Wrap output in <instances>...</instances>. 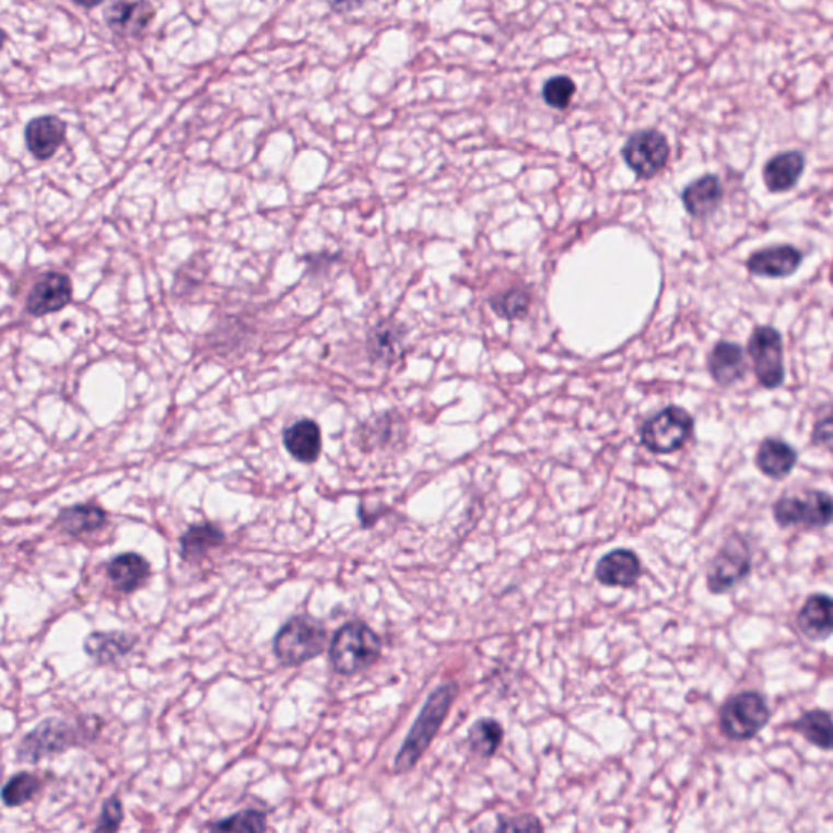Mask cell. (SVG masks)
Masks as SVG:
<instances>
[{
    "label": "cell",
    "mask_w": 833,
    "mask_h": 833,
    "mask_svg": "<svg viewBox=\"0 0 833 833\" xmlns=\"http://www.w3.org/2000/svg\"><path fill=\"white\" fill-rule=\"evenodd\" d=\"M752 570V551L748 539L732 535L726 539L706 573V586L713 595H726L741 585Z\"/></svg>",
    "instance_id": "obj_6"
},
{
    "label": "cell",
    "mask_w": 833,
    "mask_h": 833,
    "mask_svg": "<svg viewBox=\"0 0 833 833\" xmlns=\"http://www.w3.org/2000/svg\"><path fill=\"white\" fill-rule=\"evenodd\" d=\"M596 579L609 588H632L642 576V562L630 549H615L596 563Z\"/></svg>",
    "instance_id": "obj_16"
},
{
    "label": "cell",
    "mask_w": 833,
    "mask_h": 833,
    "mask_svg": "<svg viewBox=\"0 0 833 833\" xmlns=\"http://www.w3.org/2000/svg\"><path fill=\"white\" fill-rule=\"evenodd\" d=\"M408 328L395 319H383L369 329L366 349L369 359L385 366H392L404 356Z\"/></svg>",
    "instance_id": "obj_12"
},
{
    "label": "cell",
    "mask_w": 833,
    "mask_h": 833,
    "mask_svg": "<svg viewBox=\"0 0 833 833\" xmlns=\"http://www.w3.org/2000/svg\"><path fill=\"white\" fill-rule=\"evenodd\" d=\"M458 694V682H446L435 689L423 703V708L420 709L411 731L406 736L402 748L396 755L395 772L398 775L411 772L423 754L429 751Z\"/></svg>",
    "instance_id": "obj_2"
},
{
    "label": "cell",
    "mask_w": 833,
    "mask_h": 833,
    "mask_svg": "<svg viewBox=\"0 0 833 833\" xmlns=\"http://www.w3.org/2000/svg\"><path fill=\"white\" fill-rule=\"evenodd\" d=\"M529 295L521 289H512L490 300L496 316L503 319H521L528 315Z\"/></svg>",
    "instance_id": "obj_31"
},
{
    "label": "cell",
    "mask_w": 833,
    "mask_h": 833,
    "mask_svg": "<svg viewBox=\"0 0 833 833\" xmlns=\"http://www.w3.org/2000/svg\"><path fill=\"white\" fill-rule=\"evenodd\" d=\"M106 576L122 595H132L146 585L152 576V565L138 552H122L106 563Z\"/></svg>",
    "instance_id": "obj_15"
},
{
    "label": "cell",
    "mask_w": 833,
    "mask_h": 833,
    "mask_svg": "<svg viewBox=\"0 0 833 833\" xmlns=\"http://www.w3.org/2000/svg\"><path fill=\"white\" fill-rule=\"evenodd\" d=\"M772 718L769 703L761 692L744 691L729 696L719 712V728L729 741L754 739Z\"/></svg>",
    "instance_id": "obj_5"
},
{
    "label": "cell",
    "mask_w": 833,
    "mask_h": 833,
    "mask_svg": "<svg viewBox=\"0 0 833 833\" xmlns=\"http://www.w3.org/2000/svg\"><path fill=\"white\" fill-rule=\"evenodd\" d=\"M225 542V532L213 523L189 526L179 538V554L185 562H199Z\"/></svg>",
    "instance_id": "obj_25"
},
{
    "label": "cell",
    "mask_w": 833,
    "mask_h": 833,
    "mask_svg": "<svg viewBox=\"0 0 833 833\" xmlns=\"http://www.w3.org/2000/svg\"><path fill=\"white\" fill-rule=\"evenodd\" d=\"M138 643V635L121 630L92 632L83 640V652L96 666H115L131 655Z\"/></svg>",
    "instance_id": "obj_13"
},
{
    "label": "cell",
    "mask_w": 833,
    "mask_h": 833,
    "mask_svg": "<svg viewBox=\"0 0 833 833\" xmlns=\"http://www.w3.org/2000/svg\"><path fill=\"white\" fill-rule=\"evenodd\" d=\"M43 788V779L32 772H19L0 788V801L7 808H22L33 801Z\"/></svg>",
    "instance_id": "obj_29"
},
{
    "label": "cell",
    "mask_w": 833,
    "mask_h": 833,
    "mask_svg": "<svg viewBox=\"0 0 833 833\" xmlns=\"http://www.w3.org/2000/svg\"><path fill=\"white\" fill-rule=\"evenodd\" d=\"M328 632L318 619L296 615L279 630L274 655L280 665L302 666L325 652Z\"/></svg>",
    "instance_id": "obj_4"
},
{
    "label": "cell",
    "mask_w": 833,
    "mask_h": 833,
    "mask_svg": "<svg viewBox=\"0 0 833 833\" xmlns=\"http://www.w3.org/2000/svg\"><path fill=\"white\" fill-rule=\"evenodd\" d=\"M802 262V255L795 246L782 245L761 249L749 259L748 268L759 278L782 279L791 275Z\"/></svg>",
    "instance_id": "obj_19"
},
{
    "label": "cell",
    "mask_w": 833,
    "mask_h": 833,
    "mask_svg": "<svg viewBox=\"0 0 833 833\" xmlns=\"http://www.w3.org/2000/svg\"><path fill=\"white\" fill-rule=\"evenodd\" d=\"M798 462V453L788 443L778 438H766L755 456V465L766 478L785 479L791 474Z\"/></svg>",
    "instance_id": "obj_24"
},
{
    "label": "cell",
    "mask_w": 833,
    "mask_h": 833,
    "mask_svg": "<svg viewBox=\"0 0 833 833\" xmlns=\"http://www.w3.org/2000/svg\"><path fill=\"white\" fill-rule=\"evenodd\" d=\"M5 38H7L5 33H3L2 30H0V49H2L3 43H5Z\"/></svg>",
    "instance_id": "obj_39"
},
{
    "label": "cell",
    "mask_w": 833,
    "mask_h": 833,
    "mask_svg": "<svg viewBox=\"0 0 833 833\" xmlns=\"http://www.w3.org/2000/svg\"><path fill=\"white\" fill-rule=\"evenodd\" d=\"M806 168L805 153L798 150L778 153L764 166V183L770 192H786L795 188Z\"/></svg>",
    "instance_id": "obj_22"
},
{
    "label": "cell",
    "mask_w": 833,
    "mask_h": 833,
    "mask_svg": "<svg viewBox=\"0 0 833 833\" xmlns=\"http://www.w3.org/2000/svg\"><path fill=\"white\" fill-rule=\"evenodd\" d=\"M266 819H268L266 812L258 811V809H245V811L236 812L232 818L223 819V821L210 825L209 829L215 832H265L268 829Z\"/></svg>",
    "instance_id": "obj_32"
},
{
    "label": "cell",
    "mask_w": 833,
    "mask_h": 833,
    "mask_svg": "<svg viewBox=\"0 0 833 833\" xmlns=\"http://www.w3.org/2000/svg\"><path fill=\"white\" fill-rule=\"evenodd\" d=\"M152 0H116L106 10V23L119 36H140L155 20Z\"/></svg>",
    "instance_id": "obj_14"
},
{
    "label": "cell",
    "mask_w": 833,
    "mask_h": 833,
    "mask_svg": "<svg viewBox=\"0 0 833 833\" xmlns=\"http://www.w3.org/2000/svg\"><path fill=\"white\" fill-rule=\"evenodd\" d=\"M468 742L471 751L479 758H493L503 742V726L496 719H478L469 729Z\"/></svg>",
    "instance_id": "obj_30"
},
{
    "label": "cell",
    "mask_w": 833,
    "mask_h": 833,
    "mask_svg": "<svg viewBox=\"0 0 833 833\" xmlns=\"http://www.w3.org/2000/svg\"><path fill=\"white\" fill-rule=\"evenodd\" d=\"M73 2L77 5L85 7V9H93V7H98L99 3H103V0H73Z\"/></svg>",
    "instance_id": "obj_38"
},
{
    "label": "cell",
    "mask_w": 833,
    "mask_h": 833,
    "mask_svg": "<svg viewBox=\"0 0 833 833\" xmlns=\"http://www.w3.org/2000/svg\"><path fill=\"white\" fill-rule=\"evenodd\" d=\"M122 822H125V805H122V799L119 798L118 793H115V795L109 796L103 802L98 822H96L93 831L105 833L118 832L122 828Z\"/></svg>",
    "instance_id": "obj_34"
},
{
    "label": "cell",
    "mask_w": 833,
    "mask_h": 833,
    "mask_svg": "<svg viewBox=\"0 0 833 833\" xmlns=\"http://www.w3.org/2000/svg\"><path fill=\"white\" fill-rule=\"evenodd\" d=\"M68 126L56 116H43L33 119L25 129L26 146L35 159H52L59 146L64 143Z\"/></svg>",
    "instance_id": "obj_20"
},
{
    "label": "cell",
    "mask_w": 833,
    "mask_h": 833,
    "mask_svg": "<svg viewBox=\"0 0 833 833\" xmlns=\"http://www.w3.org/2000/svg\"><path fill=\"white\" fill-rule=\"evenodd\" d=\"M108 525V512L96 503L66 506L55 519V528L70 538L95 535Z\"/></svg>",
    "instance_id": "obj_17"
},
{
    "label": "cell",
    "mask_w": 833,
    "mask_h": 833,
    "mask_svg": "<svg viewBox=\"0 0 833 833\" xmlns=\"http://www.w3.org/2000/svg\"><path fill=\"white\" fill-rule=\"evenodd\" d=\"M744 352L732 342H719L708 356V369L718 385L731 386L746 375Z\"/></svg>",
    "instance_id": "obj_23"
},
{
    "label": "cell",
    "mask_w": 833,
    "mask_h": 833,
    "mask_svg": "<svg viewBox=\"0 0 833 833\" xmlns=\"http://www.w3.org/2000/svg\"><path fill=\"white\" fill-rule=\"evenodd\" d=\"M283 446L296 461L303 462V465H313L321 456V429L315 420H296L295 423L283 430Z\"/></svg>",
    "instance_id": "obj_18"
},
{
    "label": "cell",
    "mask_w": 833,
    "mask_h": 833,
    "mask_svg": "<svg viewBox=\"0 0 833 833\" xmlns=\"http://www.w3.org/2000/svg\"><path fill=\"white\" fill-rule=\"evenodd\" d=\"M814 442L818 443V445H824L828 446V448H831V442H832V423H831V416H828V419L824 420V422L819 423L818 429H816L814 432Z\"/></svg>",
    "instance_id": "obj_37"
},
{
    "label": "cell",
    "mask_w": 833,
    "mask_h": 833,
    "mask_svg": "<svg viewBox=\"0 0 833 833\" xmlns=\"http://www.w3.org/2000/svg\"><path fill=\"white\" fill-rule=\"evenodd\" d=\"M832 612L831 596L821 595V593L809 596L796 619L798 629L811 642H825L832 635Z\"/></svg>",
    "instance_id": "obj_21"
},
{
    "label": "cell",
    "mask_w": 833,
    "mask_h": 833,
    "mask_svg": "<svg viewBox=\"0 0 833 833\" xmlns=\"http://www.w3.org/2000/svg\"><path fill=\"white\" fill-rule=\"evenodd\" d=\"M73 286L69 275L62 272H46L30 290L26 312L35 318L61 312L72 302Z\"/></svg>",
    "instance_id": "obj_11"
},
{
    "label": "cell",
    "mask_w": 833,
    "mask_h": 833,
    "mask_svg": "<svg viewBox=\"0 0 833 833\" xmlns=\"http://www.w3.org/2000/svg\"><path fill=\"white\" fill-rule=\"evenodd\" d=\"M832 515V496L821 490H809L801 496L785 495L773 505V518L779 528L799 525L808 528H828Z\"/></svg>",
    "instance_id": "obj_7"
},
{
    "label": "cell",
    "mask_w": 833,
    "mask_h": 833,
    "mask_svg": "<svg viewBox=\"0 0 833 833\" xmlns=\"http://www.w3.org/2000/svg\"><path fill=\"white\" fill-rule=\"evenodd\" d=\"M793 729L799 732L809 744L816 746L822 751H831L832 716L828 709L816 708L805 713L801 718L793 723Z\"/></svg>",
    "instance_id": "obj_28"
},
{
    "label": "cell",
    "mask_w": 833,
    "mask_h": 833,
    "mask_svg": "<svg viewBox=\"0 0 833 833\" xmlns=\"http://www.w3.org/2000/svg\"><path fill=\"white\" fill-rule=\"evenodd\" d=\"M749 355L754 363L755 376L764 388L775 389L785 379L782 336L772 326H761L749 339Z\"/></svg>",
    "instance_id": "obj_10"
},
{
    "label": "cell",
    "mask_w": 833,
    "mask_h": 833,
    "mask_svg": "<svg viewBox=\"0 0 833 833\" xmlns=\"http://www.w3.org/2000/svg\"><path fill=\"white\" fill-rule=\"evenodd\" d=\"M404 426L401 415L396 412H386V414H379L369 416L366 422L360 423L356 426V439H359L360 448L363 451H373L378 446H386L391 443L396 436V430Z\"/></svg>",
    "instance_id": "obj_27"
},
{
    "label": "cell",
    "mask_w": 833,
    "mask_h": 833,
    "mask_svg": "<svg viewBox=\"0 0 833 833\" xmlns=\"http://www.w3.org/2000/svg\"><path fill=\"white\" fill-rule=\"evenodd\" d=\"M498 831L542 832L544 831V825L539 822L536 816L528 814L521 816V818L503 819V821H500Z\"/></svg>",
    "instance_id": "obj_35"
},
{
    "label": "cell",
    "mask_w": 833,
    "mask_h": 833,
    "mask_svg": "<svg viewBox=\"0 0 833 833\" xmlns=\"http://www.w3.org/2000/svg\"><path fill=\"white\" fill-rule=\"evenodd\" d=\"M694 432V419L682 408H668L642 426L643 446L656 455H669L678 451L691 438Z\"/></svg>",
    "instance_id": "obj_8"
},
{
    "label": "cell",
    "mask_w": 833,
    "mask_h": 833,
    "mask_svg": "<svg viewBox=\"0 0 833 833\" xmlns=\"http://www.w3.org/2000/svg\"><path fill=\"white\" fill-rule=\"evenodd\" d=\"M576 93V83L568 75L551 77L542 85V99L552 109H566Z\"/></svg>",
    "instance_id": "obj_33"
},
{
    "label": "cell",
    "mask_w": 833,
    "mask_h": 833,
    "mask_svg": "<svg viewBox=\"0 0 833 833\" xmlns=\"http://www.w3.org/2000/svg\"><path fill=\"white\" fill-rule=\"evenodd\" d=\"M723 201V186L716 175H705L682 192V202L691 215L706 216Z\"/></svg>",
    "instance_id": "obj_26"
},
{
    "label": "cell",
    "mask_w": 833,
    "mask_h": 833,
    "mask_svg": "<svg viewBox=\"0 0 833 833\" xmlns=\"http://www.w3.org/2000/svg\"><path fill=\"white\" fill-rule=\"evenodd\" d=\"M368 2L372 0H329V5L336 13H350L362 9Z\"/></svg>",
    "instance_id": "obj_36"
},
{
    "label": "cell",
    "mask_w": 833,
    "mask_h": 833,
    "mask_svg": "<svg viewBox=\"0 0 833 833\" xmlns=\"http://www.w3.org/2000/svg\"><path fill=\"white\" fill-rule=\"evenodd\" d=\"M102 732L96 716L77 718L75 721L49 716L26 732L16 744V761L20 764L36 765L45 759L66 754L70 749L86 748Z\"/></svg>",
    "instance_id": "obj_1"
},
{
    "label": "cell",
    "mask_w": 833,
    "mask_h": 833,
    "mask_svg": "<svg viewBox=\"0 0 833 833\" xmlns=\"http://www.w3.org/2000/svg\"><path fill=\"white\" fill-rule=\"evenodd\" d=\"M382 649V638L375 630L363 622H349L332 636L329 659L336 674L350 678L375 665Z\"/></svg>",
    "instance_id": "obj_3"
},
{
    "label": "cell",
    "mask_w": 833,
    "mask_h": 833,
    "mask_svg": "<svg viewBox=\"0 0 833 833\" xmlns=\"http://www.w3.org/2000/svg\"><path fill=\"white\" fill-rule=\"evenodd\" d=\"M669 153L671 149H669L668 139L658 129L636 131L622 146V156L626 166L643 179L658 175L668 163Z\"/></svg>",
    "instance_id": "obj_9"
}]
</instances>
